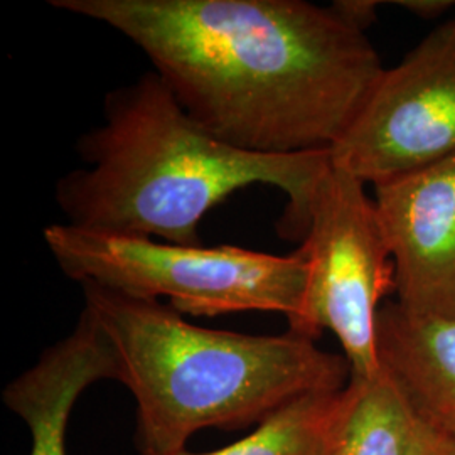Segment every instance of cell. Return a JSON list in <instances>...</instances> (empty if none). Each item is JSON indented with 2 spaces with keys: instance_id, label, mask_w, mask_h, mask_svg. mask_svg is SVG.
<instances>
[{
  "instance_id": "obj_15",
  "label": "cell",
  "mask_w": 455,
  "mask_h": 455,
  "mask_svg": "<svg viewBox=\"0 0 455 455\" xmlns=\"http://www.w3.org/2000/svg\"><path fill=\"white\" fill-rule=\"evenodd\" d=\"M443 455H455V449H449Z\"/></svg>"
},
{
  "instance_id": "obj_13",
  "label": "cell",
  "mask_w": 455,
  "mask_h": 455,
  "mask_svg": "<svg viewBox=\"0 0 455 455\" xmlns=\"http://www.w3.org/2000/svg\"><path fill=\"white\" fill-rule=\"evenodd\" d=\"M396 5L411 12L413 16L428 20L443 16L455 4L451 0H400L396 2Z\"/></svg>"
},
{
  "instance_id": "obj_7",
  "label": "cell",
  "mask_w": 455,
  "mask_h": 455,
  "mask_svg": "<svg viewBox=\"0 0 455 455\" xmlns=\"http://www.w3.org/2000/svg\"><path fill=\"white\" fill-rule=\"evenodd\" d=\"M373 188L396 302L417 315L455 317V156Z\"/></svg>"
},
{
  "instance_id": "obj_12",
  "label": "cell",
  "mask_w": 455,
  "mask_h": 455,
  "mask_svg": "<svg viewBox=\"0 0 455 455\" xmlns=\"http://www.w3.org/2000/svg\"><path fill=\"white\" fill-rule=\"evenodd\" d=\"M344 16L353 20L361 29H368L374 20L379 2L373 0H338L334 2Z\"/></svg>"
},
{
  "instance_id": "obj_10",
  "label": "cell",
  "mask_w": 455,
  "mask_h": 455,
  "mask_svg": "<svg viewBox=\"0 0 455 455\" xmlns=\"http://www.w3.org/2000/svg\"><path fill=\"white\" fill-rule=\"evenodd\" d=\"M336 455H410L422 428L407 395L383 366L368 378L353 376Z\"/></svg>"
},
{
  "instance_id": "obj_11",
  "label": "cell",
  "mask_w": 455,
  "mask_h": 455,
  "mask_svg": "<svg viewBox=\"0 0 455 455\" xmlns=\"http://www.w3.org/2000/svg\"><path fill=\"white\" fill-rule=\"evenodd\" d=\"M344 408V388L314 393L276 410L250 435L223 449L201 454L184 449L167 455H336Z\"/></svg>"
},
{
  "instance_id": "obj_6",
  "label": "cell",
  "mask_w": 455,
  "mask_h": 455,
  "mask_svg": "<svg viewBox=\"0 0 455 455\" xmlns=\"http://www.w3.org/2000/svg\"><path fill=\"white\" fill-rule=\"evenodd\" d=\"M454 156L455 17L381 73L329 150L331 165L371 186Z\"/></svg>"
},
{
  "instance_id": "obj_4",
  "label": "cell",
  "mask_w": 455,
  "mask_h": 455,
  "mask_svg": "<svg viewBox=\"0 0 455 455\" xmlns=\"http://www.w3.org/2000/svg\"><path fill=\"white\" fill-rule=\"evenodd\" d=\"M44 243L66 275L140 299H169L182 315L280 312L302 306L309 267L295 251L276 257L242 246L156 242L49 225Z\"/></svg>"
},
{
  "instance_id": "obj_1",
  "label": "cell",
  "mask_w": 455,
  "mask_h": 455,
  "mask_svg": "<svg viewBox=\"0 0 455 455\" xmlns=\"http://www.w3.org/2000/svg\"><path fill=\"white\" fill-rule=\"evenodd\" d=\"M140 49L182 108L257 154L331 150L385 71L336 4L306 0H51Z\"/></svg>"
},
{
  "instance_id": "obj_14",
  "label": "cell",
  "mask_w": 455,
  "mask_h": 455,
  "mask_svg": "<svg viewBox=\"0 0 455 455\" xmlns=\"http://www.w3.org/2000/svg\"><path fill=\"white\" fill-rule=\"evenodd\" d=\"M449 449H454V447L422 423V428L419 432V437L410 455H443Z\"/></svg>"
},
{
  "instance_id": "obj_3",
  "label": "cell",
  "mask_w": 455,
  "mask_h": 455,
  "mask_svg": "<svg viewBox=\"0 0 455 455\" xmlns=\"http://www.w3.org/2000/svg\"><path fill=\"white\" fill-rule=\"evenodd\" d=\"M84 309L108 344L115 379L137 403L140 454L186 449L204 428L259 425L295 400L346 388V356L287 331L257 336L193 324L172 306L82 283Z\"/></svg>"
},
{
  "instance_id": "obj_9",
  "label": "cell",
  "mask_w": 455,
  "mask_h": 455,
  "mask_svg": "<svg viewBox=\"0 0 455 455\" xmlns=\"http://www.w3.org/2000/svg\"><path fill=\"white\" fill-rule=\"evenodd\" d=\"M378 355L420 422L455 449V317L387 302L378 314Z\"/></svg>"
},
{
  "instance_id": "obj_2",
  "label": "cell",
  "mask_w": 455,
  "mask_h": 455,
  "mask_svg": "<svg viewBox=\"0 0 455 455\" xmlns=\"http://www.w3.org/2000/svg\"><path fill=\"white\" fill-rule=\"evenodd\" d=\"M103 124L78 152L86 167L56 184L66 225L95 233L201 244L199 225L221 201L253 184L289 203L282 235L302 238L329 150L257 154L228 146L188 114L157 73L112 90Z\"/></svg>"
},
{
  "instance_id": "obj_5",
  "label": "cell",
  "mask_w": 455,
  "mask_h": 455,
  "mask_svg": "<svg viewBox=\"0 0 455 455\" xmlns=\"http://www.w3.org/2000/svg\"><path fill=\"white\" fill-rule=\"evenodd\" d=\"M297 251L309 275L300 310L287 321L289 331L315 341L329 329L341 342L353 376L378 373V314L395 292V263L363 180L329 167Z\"/></svg>"
},
{
  "instance_id": "obj_8",
  "label": "cell",
  "mask_w": 455,
  "mask_h": 455,
  "mask_svg": "<svg viewBox=\"0 0 455 455\" xmlns=\"http://www.w3.org/2000/svg\"><path fill=\"white\" fill-rule=\"evenodd\" d=\"M101 379H115L112 351L83 312L75 331L48 347L26 373L5 387V407L31 432V455H66V428L80 395Z\"/></svg>"
}]
</instances>
